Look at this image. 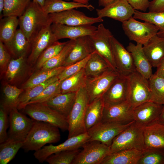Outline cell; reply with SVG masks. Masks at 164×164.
I'll return each mask as SVG.
<instances>
[{"mask_svg":"<svg viewBox=\"0 0 164 164\" xmlns=\"http://www.w3.org/2000/svg\"><path fill=\"white\" fill-rule=\"evenodd\" d=\"M134 121L127 123L101 121L87 130L89 141H99L110 146L114 138Z\"/></svg>","mask_w":164,"mask_h":164,"instance_id":"obj_9","label":"cell"},{"mask_svg":"<svg viewBox=\"0 0 164 164\" xmlns=\"http://www.w3.org/2000/svg\"><path fill=\"white\" fill-rule=\"evenodd\" d=\"M144 129L134 121L114 138L110 146V154L126 149L143 150L145 149Z\"/></svg>","mask_w":164,"mask_h":164,"instance_id":"obj_4","label":"cell"},{"mask_svg":"<svg viewBox=\"0 0 164 164\" xmlns=\"http://www.w3.org/2000/svg\"><path fill=\"white\" fill-rule=\"evenodd\" d=\"M33 1L39 5L42 8L43 7L46 0H32Z\"/></svg>","mask_w":164,"mask_h":164,"instance_id":"obj_56","label":"cell"},{"mask_svg":"<svg viewBox=\"0 0 164 164\" xmlns=\"http://www.w3.org/2000/svg\"><path fill=\"white\" fill-rule=\"evenodd\" d=\"M143 50L152 67H157L164 58V37L155 35L143 46Z\"/></svg>","mask_w":164,"mask_h":164,"instance_id":"obj_24","label":"cell"},{"mask_svg":"<svg viewBox=\"0 0 164 164\" xmlns=\"http://www.w3.org/2000/svg\"><path fill=\"white\" fill-rule=\"evenodd\" d=\"M155 74L164 78V58L157 67Z\"/></svg>","mask_w":164,"mask_h":164,"instance_id":"obj_52","label":"cell"},{"mask_svg":"<svg viewBox=\"0 0 164 164\" xmlns=\"http://www.w3.org/2000/svg\"><path fill=\"white\" fill-rule=\"evenodd\" d=\"M87 78L84 68L76 74L61 81V93L77 92L85 87Z\"/></svg>","mask_w":164,"mask_h":164,"instance_id":"obj_36","label":"cell"},{"mask_svg":"<svg viewBox=\"0 0 164 164\" xmlns=\"http://www.w3.org/2000/svg\"><path fill=\"white\" fill-rule=\"evenodd\" d=\"M58 80L57 76H55L41 84L24 90L19 97L17 109H22L31 100L38 96L47 86Z\"/></svg>","mask_w":164,"mask_h":164,"instance_id":"obj_35","label":"cell"},{"mask_svg":"<svg viewBox=\"0 0 164 164\" xmlns=\"http://www.w3.org/2000/svg\"><path fill=\"white\" fill-rule=\"evenodd\" d=\"M104 105L102 97L89 103L86 111L85 125L87 130L101 121Z\"/></svg>","mask_w":164,"mask_h":164,"instance_id":"obj_31","label":"cell"},{"mask_svg":"<svg viewBox=\"0 0 164 164\" xmlns=\"http://www.w3.org/2000/svg\"><path fill=\"white\" fill-rule=\"evenodd\" d=\"M126 49L131 53L136 70L145 78L149 79L153 74L152 67L146 56L143 46L130 43Z\"/></svg>","mask_w":164,"mask_h":164,"instance_id":"obj_23","label":"cell"},{"mask_svg":"<svg viewBox=\"0 0 164 164\" xmlns=\"http://www.w3.org/2000/svg\"><path fill=\"white\" fill-rule=\"evenodd\" d=\"M158 122L161 124L164 125V104L161 113L159 116Z\"/></svg>","mask_w":164,"mask_h":164,"instance_id":"obj_54","label":"cell"},{"mask_svg":"<svg viewBox=\"0 0 164 164\" xmlns=\"http://www.w3.org/2000/svg\"><path fill=\"white\" fill-rule=\"evenodd\" d=\"M119 0H98L99 6L104 7L109 5Z\"/></svg>","mask_w":164,"mask_h":164,"instance_id":"obj_53","label":"cell"},{"mask_svg":"<svg viewBox=\"0 0 164 164\" xmlns=\"http://www.w3.org/2000/svg\"><path fill=\"white\" fill-rule=\"evenodd\" d=\"M89 36L79 37L64 61L65 67L84 59L95 52Z\"/></svg>","mask_w":164,"mask_h":164,"instance_id":"obj_22","label":"cell"},{"mask_svg":"<svg viewBox=\"0 0 164 164\" xmlns=\"http://www.w3.org/2000/svg\"><path fill=\"white\" fill-rule=\"evenodd\" d=\"M23 141L8 138L0 143V164H7L14 158L23 145Z\"/></svg>","mask_w":164,"mask_h":164,"instance_id":"obj_39","label":"cell"},{"mask_svg":"<svg viewBox=\"0 0 164 164\" xmlns=\"http://www.w3.org/2000/svg\"><path fill=\"white\" fill-rule=\"evenodd\" d=\"M51 28L58 40L64 38L75 39L80 37L90 36L97 28L92 25L71 26L58 23H52Z\"/></svg>","mask_w":164,"mask_h":164,"instance_id":"obj_20","label":"cell"},{"mask_svg":"<svg viewBox=\"0 0 164 164\" xmlns=\"http://www.w3.org/2000/svg\"><path fill=\"white\" fill-rule=\"evenodd\" d=\"M12 57L4 43L0 41V72L2 77L5 73Z\"/></svg>","mask_w":164,"mask_h":164,"instance_id":"obj_48","label":"cell"},{"mask_svg":"<svg viewBox=\"0 0 164 164\" xmlns=\"http://www.w3.org/2000/svg\"><path fill=\"white\" fill-rule=\"evenodd\" d=\"M111 43L118 72L120 74L128 76L136 70L131 53L114 36Z\"/></svg>","mask_w":164,"mask_h":164,"instance_id":"obj_18","label":"cell"},{"mask_svg":"<svg viewBox=\"0 0 164 164\" xmlns=\"http://www.w3.org/2000/svg\"><path fill=\"white\" fill-rule=\"evenodd\" d=\"M163 106L152 101L145 102L133 109L134 121L144 128L157 122Z\"/></svg>","mask_w":164,"mask_h":164,"instance_id":"obj_17","label":"cell"},{"mask_svg":"<svg viewBox=\"0 0 164 164\" xmlns=\"http://www.w3.org/2000/svg\"><path fill=\"white\" fill-rule=\"evenodd\" d=\"M91 55L82 60L65 67L64 69L57 75L59 80L62 81L84 69Z\"/></svg>","mask_w":164,"mask_h":164,"instance_id":"obj_47","label":"cell"},{"mask_svg":"<svg viewBox=\"0 0 164 164\" xmlns=\"http://www.w3.org/2000/svg\"><path fill=\"white\" fill-rule=\"evenodd\" d=\"M72 164H101L110 154V147L99 141H89L82 147Z\"/></svg>","mask_w":164,"mask_h":164,"instance_id":"obj_11","label":"cell"},{"mask_svg":"<svg viewBox=\"0 0 164 164\" xmlns=\"http://www.w3.org/2000/svg\"><path fill=\"white\" fill-rule=\"evenodd\" d=\"M89 103L88 96L84 87L76 92L74 102L67 118L69 125L68 138L87 132L85 118Z\"/></svg>","mask_w":164,"mask_h":164,"instance_id":"obj_3","label":"cell"},{"mask_svg":"<svg viewBox=\"0 0 164 164\" xmlns=\"http://www.w3.org/2000/svg\"><path fill=\"white\" fill-rule=\"evenodd\" d=\"M27 59L24 56L12 59L4 74L8 83L14 85L23 78L29 65Z\"/></svg>","mask_w":164,"mask_h":164,"instance_id":"obj_25","label":"cell"},{"mask_svg":"<svg viewBox=\"0 0 164 164\" xmlns=\"http://www.w3.org/2000/svg\"><path fill=\"white\" fill-rule=\"evenodd\" d=\"M135 10L127 0H119L102 9H96L97 16L110 18L121 22L133 17Z\"/></svg>","mask_w":164,"mask_h":164,"instance_id":"obj_19","label":"cell"},{"mask_svg":"<svg viewBox=\"0 0 164 164\" xmlns=\"http://www.w3.org/2000/svg\"><path fill=\"white\" fill-rule=\"evenodd\" d=\"M122 23L125 34L129 40L143 46L150 38L157 35L159 31L158 27L154 24L146 22L138 21L133 17Z\"/></svg>","mask_w":164,"mask_h":164,"instance_id":"obj_7","label":"cell"},{"mask_svg":"<svg viewBox=\"0 0 164 164\" xmlns=\"http://www.w3.org/2000/svg\"><path fill=\"white\" fill-rule=\"evenodd\" d=\"M8 114L2 108H0V143L8 138L7 130L8 126Z\"/></svg>","mask_w":164,"mask_h":164,"instance_id":"obj_49","label":"cell"},{"mask_svg":"<svg viewBox=\"0 0 164 164\" xmlns=\"http://www.w3.org/2000/svg\"><path fill=\"white\" fill-rule=\"evenodd\" d=\"M134 121L133 109L127 101L104 108L102 121L127 123Z\"/></svg>","mask_w":164,"mask_h":164,"instance_id":"obj_21","label":"cell"},{"mask_svg":"<svg viewBox=\"0 0 164 164\" xmlns=\"http://www.w3.org/2000/svg\"><path fill=\"white\" fill-rule=\"evenodd\" d=\"M137 164H164V148H145Z\"/></svg>","mask_w":164,"mask_h":164,"instance_id":"obj_43","label":"cell"},{"mask_svg":"<svg viewBox=\"0 0 164 164\" xmlns=\"http://www.w3.org/2000/svg\"><path fill=\"white\" fill-rule=\"evenodd\" d=\"M5 0H0V18L2 19V17L4 7Z\"/></svg>","mask_w":164,"mask_h":164,"instance_id":"obj_55","label":"cell"},{"mask_svg":"<svg viewBox=\"0 0 164 164\" xmlns=\"http://www.w3.org/2000/svg\"><path fill=\"white\" fill-rule=\"evenodd\" d=\"M51 25L43 27L31 41L30 51L27 59L29 65L36 64L43 51L58 41L52 31Z\"/></svg>","mask_w":164,"mask_h":164,"instance_id":"obj_15","label":"cell"},{"mask_svg":"<svg viewBox=\"0 0 164 164\" xmlns=\"http://www.w3.org/2000/svg\"><path fill=\"white\" fill-rule=\"evenodd\" d=\"M31 43L21 30L17 29L11 42L8 51L14 58L26 56L30 52Z\"/></svg>","mask_w":164,"mask_h":164,"instance_id":"obj_32","label":"cell"},{"mask_svg":"<svg viewBox=\"0 0 164 164\" xmlns=\"http://www.w3.org/2000/svg\"><path fill=\"white\" fill-rule=\"evenodd\" d=\"M128 94V76L119 74L102 97L104 107L127 101Z\"/></svg>","mask_w":164,"mask_h":164,"instance_id":"obj_16","label":"cell"},{"mask_svg":"<svg viewBox=\"0 0 164 164\" xmlns=\"http://www.w3.org/2000/svg\"><path fill=\"white\" fill-rule=\"evenodd\" d=\"M24 90L15 85L6 83L3 87V96L0 107L9 114L12 109L17 108L19 97Z\"/></svg>","mask_w":164,"mask_h":164,"instance_id":"obj_33","label":"cell"},{"mask_svg":"<svg viewBox=\"0 0 164 164\" xmlns=\"http://www.w3.org/2000/svg\"><path fill=\"white\" fill-rule=\"evenodd\" d=\"M113 36L102 23L99 24L96 30L90 37L95 51L101 56L114 70L117 71L111 43Z\"/></svg>","mask_w":164,"mask_h":164,"instance_id":"obj_8","label":"cell"},{"mask_svg":"<svg viewBox=\"0 0 164 164\" xmlns=\"http://www.w3.org/2000/svg\"><path fill=\"white\" fill-rule=\"evenodd\" d=\"M128 77L127 102L133 109L145 102L152 101L149 79L136 70L130 74Z\"/></svg>","mask_w":164,"mask_h":164,"instance_id":"obj_6","label":"cell"},{"mask_svg":"<svg viewBox=\"0 0 164 164\" xmlns=\"http://www.w3.org/2000/svg\"><path fill=\"white\" fill-rule=\"evenodd\" d=\"M52 23H58L71 26L92 25L103 22L102 18L88 16L83 12L74 9L49 14Z\"/></svg>","mask_w":164,"mask_h":164,"instance_id":"obj_14","label":"cell"},{"mask_svg":"<svg viewBox=\"0 0 164 164\" xmlns=\"http://www.w3.org/2000/svg\"><path fill=\"white\" fill-rule=\"evenodd\" d=\"M129 4L135 10L145 12L149 9V0H127Z\"/></svg>","mask_w":164,"mask_h":164,"instance_id":"obj_50","label":"cell"},{"mask_svg":"<svg viewBox=\"0 0 164 164\" xmlns=\"http://www.w3.org/2000/svg\"><path fill=\"white\" fill-rule=\"evenodd\" d=\"M133 17L155 25L159 29L157 35L164 37V11L146 12L135 10Z\"/></svg>","mask_w":164,"mask_h":164,"instance_id":"obj_38","label":"cell"},{"mask_svg":"<svg viewBox=\"0 0 164 164\" xmlns=\"http://www.w3.org/2000/svg\"><path fill=\"white\" fill-rule=\"evenodd\" d=\"M78 8H85L91 11L94 9L91 4L67 2L63 0H46L42 8L45 12L49 14Z\"/></svg>","mask_w":164,"mask_h":164,"instance_id":"obj_30","label":"cell"},{"mask_svg":"<svg viewBox=\"0 0 164 164\" xmlns=\"http://www.w3.org/2000/svg\"><path fill=\"white\" fill-rule=\"evenodd\" d=\"M145 148H164V125L158 122L144 128Z\"/></svg>","mask_w":164,"mask_h":164,"instance_id":"obj_26","label":"cell"},{"mask_svg":"<svg viewBox=\"0 0 164 164\" xmlns=\"http://www.w3.org/2000/svg\"><path fill=\"white\" fill-rule=\"evenodd\" d=\"M76 39H70L67 41L61 50L46 62L39 70L49 69L63 66V63L74 45Z\"/></svg>","mask_w":164,"mask_h":164,"instance_id":"obj_41","label":"cell"},{"mask_svg":"<svg viewBox=\"0 0 164 164\" xmlns=\"http://www.w3.org/2000/svg\"><path fill=\"white\" fill-rule=\"evenodd\" d=\"M22 110L24 114L35 120L49 123L63 131L68 130L67 118L43 103L28 104Z\"/></svg>","mask_w":164,"mask_h":164,"instance_id":"obj_5","label":"cell"},{"mask_svg":"<svg viewBox=\"0 0 164 164\" xmlns=\"http://www.w3.org/2000/svg\"><path fill=\"white\" fill-rule=\"evenodd\" d=\"M17 108L12 109L9 114V129L8 138L24 141L31 129L35 120L19 112Z\"/></svg>","mask_w":164,"mask_h":164,"instance_id":"obj_13","label":"cell"},{"mask_svg":"<svg viewBox=\"0 0 164 164\" xmlns=\"http://www.w3.org/2000/svg\"><path fill=\"white\" fill-rule=\"evenodd\" d=\"M76 92L60 93L43 103L67 118L74 102Z\"/></svg>","mask_w":164,"mask_h":164,"instance_id":"obj_28","label":"cell"},{"mask_svg":"<svg viewBox=\"0 0 164 164\" xmlns=\"http://www.w3.org/2000/svg\"><path fill=\"white\" fill-rule=\"evenodd\" d=\"M0 19V41L4 43L8 50L19 25V18L9 16Z\"/></svg>","mask_w":164,"mask_h":164,"instance_id":"obj_29","label":"cell"},{"mask_svg":"<svg viewBox=\"0 0 164 164\" xmlns=\"http://www.w3.org/2000/svg\"><path fill=\"white\" fill-rule=\"evenodd\" d=\"M67 41L61 42L57 41L45 49L38 59L36 68L38 70L47 61L57 54L63 49Z\"/></svg>","mask_w":164,"mask_h":164,"instance_id":"obj_44","label":"cell"},{"mask_svg":"<svg viewBox=\"0 0 164 164\" xmlns=\"http://www.w3.org/2000/svg\"><path fill=\"white\" fill-rule=\"evenodd\" d=\"M152 101L164 104V78L155 73L149 79Z\"/></svg>","mask_w":164,"mask_h":164,"instance_id":"obj_40","label":"cell"},{"mask_svg":"<svg viewBox=\"0 0 164 164\" xmlns=\"http://www.w3.org/2000/svg\"><path fill=\"white\" fill-rule=\"evenodd\" d=\"M60 139L59 128L49 123L35 120L23 141L22 148L25 152L38 150L47 144L55 143Z\"/></svg>","mask_w":164,"mask_h":164,"instance_id":"obj_1","label":"cell"},{"mask_svg":"<svg viewBox=\"0 0 164 164\" xmlns=\"http://www.w3.org/2000/svg\"><path fill=\"white\" fill-rule=\"evenodd\" d=\"M65 68L63 66H61L49 69L38 70L23 84L21 88L25 90L41 84L58 75Z\"/></svg>","mask_w":164,"mask_h":164,"instance_id":"obj_34","label":"cell"},{"mask_svg":"<svg viewBox=\"0 0 164 164\" xmlns=\"http://www.w3.org/2000/svg\"><path fill=\"white\" fill-rule=\"evenodd\" d=\"M111 69H112L96 51L91 55L84 68L87 77L98 75Z\"/></svg>","mask_w":164,"mask_h":164,"instance_id":"obj_37","label":"cell"},{"mask_svg":"<svg viewBox=\"0 0 164 164\" xmlns=\"http://www.w3.org/2000/svg\"><path fill=\"white\" fill-rule=\"evenodd\" d=\"M149 12H160L164 11V0H153L150 1Z\"/></svg>","mask_w":164,"mask_h":164,"instance_id":"obj_51","label":"cell"},{"mask_svg":"<svg viewBox=\"0 0 164 164\" xmlns=\"http://www.w3.org/2000/svg\"><path fill=\"white\" fill-rule=\"evenodd\" d=\"M19 19L20 29L30 43L43 27L52 24L49 15L45 12L39 5L32 1Z\"/></svg>","mask_w":164,"mask_h":164,"instance_id":"obj_2","label":"cell"},{"mask_svg":"<svg viewBox=\"0 0 164 164\" xmlns=\"http://www.w3.org/2000/svg\"><path fill=\"white\" fill-rule=\"evenodd\" d=\"M143 151L132 149L110 153L104 159L101 164H137Z\"/></svg>","mask_w":164,"mask_h":164,"instance_id":"obj_27","label":"cell"},{"mask_svg":"<svg viewBox=\"0 0 164 164\" xmlns=\"http://www.w3.org/2000/svg\"><path fill=\"white\" fill-rule=\"evenodd\" d=\"M119 74L111 69L98 75L87 77L85 87L89 103L102 97Z\"/></svg>","mask_w":164,"mask_h":164,"instance_id":"obj_10","label":"cell"},{"mask_svg":"<svg viewBox=\"0 0 164 164\" xmlns=\"http://www.w3.org/2000/svg\"><path fill=\"white\" fill-rule=\"evenodd\" d=\"M81 150L79 149L59 152L48 156L45 161L50 164H72Z\"/></svg>","mask_w":164,"mask_h":164,"instance_id":"obj_45","label":"cell"},{"mask_svg":"<svg viewBox=\"0 0 164 164\" xmlns=\"http://www.w3.org/2000/svg\"><path fill=\"white\" fill-rule=\"evenodd\" d=\"M60 83L61 81L58 80L52 83L47 86L38 96L31 100L26 105L32 103H44L61 93Z\"/></svg>","mask_w":164,"mask_h":164,"instance_id":"obj_46","label":"cell"},{"mask_svg":"<svg viewBox=\"0 0 164 164\" xmlns=\"http://www.w3.org/2000/svg\"><path fill=\"white\" fill-rule=\"evenodd\" d=\"M90 137L87 132L68 138L63 142L56 145L50 144L44 146L40 149L36 151L33 155L39 162L43 163L50 155L55 153L63 151L73 150L82 147L89 141Z\"/></svg>","mask_w":164,"mask_h":164,"instance_id":"obj_12","label":"cell"},{"mask_svg":"<svg viewBox=\"0 0 164 164\" xmlns=\"http://www.w3.org/2000/svg\"><path fill=\"white\" fill-rule=\"evenodd\" d=\"M72 0L73 2L80 3L83 4H88L90 0Z\"/></svg>","mask_w":164,"mask_h":164,"instance_id":"obj_57","label":"cell"},{"mask_svg":"<svg viewBox=\"0 0 164 164\" xmlns=\"http://www.w3.org/2000/svg\"><path fill=\"white\" fill-rule=\"evenodd\" d=\"M30 0H5L3 17L14 16L19 17L24 12L31 2Z\"/></svg>","mask_w":164,"mask_h":164,"instance_id":"obj_42","label":"cell"},{"mask_svg":"<svg viewBox=\"0 0 164 164\" xmlns=\"http://www.w3.org/2000/svg\"><path fill=\"white\" fill-rule=\"evenodd\" d=\"M150 0V1H152V0Z\"/></svg>","mask_w":164,"mask_h":164,"instance_id":"obj_58","label":"cell"}]
</instances>
